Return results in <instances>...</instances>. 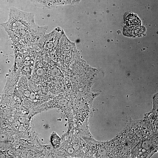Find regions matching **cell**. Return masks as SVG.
I'll use <instances>...</instances> for the list:
<instances>
[{
	"label": "cell",
	"mask_w": 158,
	"mask_h": 158,
	"mask_svg": "<svg viewBox=\"0 0 158 158\" xmlns=\"http://www.w3.org/2000/svg\"><path fill=\"white\" fill-rule=\"evenodd\" d=\"M13 42L30 45L36 42L40 28L36 25L34 16L16 8L11 9L8 21L3 24Z\"/></svg>",
	"instance_id": "6da1fadb"
},
{
	"label": "cell",
	"mask_w": 158,
	"mask_h": 158,
	"mask_svg": "<svg viewBox=\"0 0 158 158\" xmlns=\"http://www.w3.org/2000/svg\"><path fill=\"white\" fill-rule=\"evenodd\" d=\"M21 69V76H25L28 80L31 79L37 56L36 51L28 49L25 53Z\"/></svg>",
	"instance_id": "7a4b0ae2"
},
{
	"label": "cell",
	"mask_w": 158,
	"mask_h": 158,
	"mask_svg": "<svg viewBox=\"0 0 158 158\" xmlns=\"http://www.w3.org/2000/svg\"><path fill=\"white\" fill-rule=\"evenodd\" d=\"M40 56H36L33 71L31 80L36 85L40 86L46 77L47 66H45L44 61Z\"/></svg>",
	"instance_id": "3957f363"
},
{
	"label": "cell",
	"mask_w": 158,
	"mask_h": 158,
	"mask_svg": "<svg viewBox=\"0 0 158 158\" xmlns=\"http://www.w3.org/2000/svg\"><path fill=\"white\" fill-rule=\"evenodd\" d=\"M125 22L127 26L131 27H138L141 24V21L137 16L131 14L126 17Z\"/></svg>",
	"instance_id": "277c9868"
},
{
	"label": "cell",
	"mask_w": 158,
	"mask_h": 158,
	"mask_svg": "<svg viewBox=\"0 0 158 158\" xmlns=\"http://www.w3.org/2000/svg\"><path fill=\"white\" fill-rule=\"evenodd\" d=\"M51 141L53 145L57 147L59 144L60 139L56 134H53L51 136Z\"/></svg>",
	"instance_id": "5b68a950"
},
{
	"label": "cell",
	"mask_w": 158,
	"mask_h": 158,
	"mask_svg": "<svg viewBox=\"0 0 158 158\" xmlns=\"http://www.w3.org/2000/svg\"><path fill=\"white\" fill-rule=\"evenodd\" d=\"M14 77V76H13ZM17 78H20V77H17Z\"/></svg>",
	"instance_id": "8992f818"
}]
</instances>
